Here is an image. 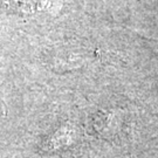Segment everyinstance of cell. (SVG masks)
<instances>
[{"instance_id": "6da1fadb", "label": "cell", "mask_w": 158, "mask_h": 158, "mask_svg": "<svg viewBox=\"0 0 158 158\" xmlns=\"http://www.w3.org/2000/svg\"><path fill=\"white\" fill-rule=\"evenodd\" d=\"M5 4L8 8L18 13H31L42 7L41 0H5Z\"/></svg>"}]
</instances>
